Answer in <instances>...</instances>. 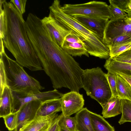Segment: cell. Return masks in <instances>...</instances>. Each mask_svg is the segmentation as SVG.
Returning a JSON list of instances; mask_svg holds the SVG:
<instances>
[{"label":"cell","instance_id":"6da1fadb","mask_svg":"<svg viewBox=\"0 0 131 131\" xmlns=\"http://www.w3.org/2000/svg\"><path fill=\"white\" fill-rule=\"evenodd\" d=\"M30 41L43 70L50 77L55 89L63 87L71 90L80 84L84 70L47 30L36 33Z\"/></svg>","mask_w":131,"mask_h":131},{"label":"cell","instance_id":"7a4b0ae2","mask_svg":"<svg viewBox=\"0 0 131 131\" xmlns=\"http://www.w3.org/2000/svg\"><path fill=\"white\" fill-rule=\"evenodd\" d=\"M0 2L5 12V26L0 37L5 47L23 67L32 71L43 70L28 35L23 15L12 3Z\"/></svg>","mask_w":131,"mask_h":131},{"label":"cell","instance_id":"3957f363","mask_svg":"<svg viewBox=\"0 0 131 131\" xmlns=\"http://www.w3.org/2000/svg\"><path fill=\"white\" fill-rule=\"evenodd\" d=\"M60 1L54 0L49 7L50 12L62 26L79 37L85 43L89 53L101 58L110 57L109 48L102 39L95 33L68 16L61 9Z\"/></svg>","mask_w":131,"mask_h":131},{"label":"cell","instance_id":"277c9868","mask_svg":"<svg viewBox=\"0 0 131 131\" xmlns=\"http://www.w3.org/2000/svg\"><path fill=\"white\" fill-rule=\"evenodd\" d=\"M6 75L7 86L12 91L27 93H39L45 88L29 75L16 61L10 58L5 51L0 53Z\"/></svg>","mask_w":131,"mask_h":131},{"label":"cell","instance_id":"5b68a950","mask_svg":"<svg viewBox=\"0 0 131 131\" xmlns=\"http://www.w3.org/2000/svg\"><path fill=\"white\" fill-rule=\"evenodd\" d=\"M81 82L87 95L96 101L102 107L111 97L106 74L99 67L84 70Z\"/></svg>","mask_w":131,"mask_h":131},{"label":"cell","instance_id":"8992f818","mask_svg":"<svg viewBox=\"0 0 131 131\" xmlns=\"http://www.w3.org/2000/svg\"><path fill=\"white\" fill-rule=\"evenodd\" d=\"M60 8L64 13L71 16L80 15L110 19L113 18L109 5L103 2L94 1L81 4H65Z\"/></svg>","mask_w":131,"mask_h":131},{"label":"cell","instance_id":"52a82bcc","mask_svg":"<svg viewBox=\"0 0 131 131\" xmlns=\"http://www.w3.org/2000/svg\"><path fill=\"white\" fill-rule=\"evenodd\" d=\"M12 93L13 96L12 113L17 112L24 104L29 102L39 100L43 103L47 101L61 98L63 94L56 89L34 93H24L13 91H12Z\"/></svg>","mask_w":131,"mask_h":131},{"label":"cell","instance_id":"ba28073f","mask_svg":"<svg viewBox=\"0 0 131 131\" xmlns=\"http://www.w3.org/2000/svg\"><path fill=\"white\" fill-rule=\"evenodd\" d=\"M122 35L131 36V24L127 21L125 18L110 19L104 31L103 42L104 44Z\"/></svg>","mask_w":131,"mask_h":131},{"label":"cell","instance_id":"9c48e42d","mask_svg":"<svg viewBox=\"0 0 131 131\" xmlns=\"http://www.w3.org/2000/svg\"><path fill=\"white\" fill-rule=\"evenodd\" d=\"M61 100L62 113L65 116H70L81 110L84 105L82 94L76 91L63 94Z\"/></svg>","mask_w":131,"mask_h":131},{"label":"cell","instance_id":"30bf717a","mask_svg":"<svg viewBox=\"0 0 131 131\" xmlns=\"http://www.w3.org/2000/svg\"><path fill=\"white\" fill-rule=\"evenodd\" d=\"M42 102L35 100L24 104L17 112V126L14 131H21L36 115L37 111Z\"/></svg>","mask_w":131,"mask_h":131},{"label":"cell","instance_id":"8fae6325","mask_svg":"<svg viewBox=\"0 0 131 131\" xmlns=\"http://www.w3.org/2000/svg\"><path fill=\"white\" fill-rule=\"evenodd\" d=\"M41 21L43 25L62 47L66 37L71 32L61 25L50 12Z\"/></svg>","mask_w":131,"mask_h":131},{"label":"cell","instance_id":"7c38bea8","mask_svg":"<svg viewBox=\"0 0 131 131\" xmlns=\"http://www.w3.org/2000/svg\"><path fill=\"white\" fill-rule=\"evenodd\" d=\"M62 48L68 54L73 56L89 54L85 43L79 37L71 32L66 37Z\"/></svg>","mask_w":131,"mask_h":131},{"label":"cell","instance_id":"4fadbf2b","mask_svg":"<svg viewBox=\"0 0 131 131\" xmlns=\"http://www.w3.org/2000/svg\"><path fill=\"white\" fill-rule=\"evenodd\" d=\"M77 21L91 30L102 39L106 26L109 21L107 19L80 15L72 16Z\"/></svg>","mask_w":131,"mask_h":131},{"label":"cell","instance_id":"5bb4252c","mask_svg":"<svg viewBox=\"0 0 131 131\" xmlns=\"http://www.w3.org/2000/svg\"><path fill=\"white\" fill-rule=\"evenodd\" d=\"M58 115L55 113L46 116H36L21 131H46Z\"/></svg>","mask_w":131,"mask_h":131},{"label":"cell","instance_id":"9a60e30c","mask_svg":"<svg viewBox=\"0 0 131 131\" xmlns=\"http://www.w3.org/2000/svg\"><path fill=\"white\" fill-rule=\"evenodd\" d=\"M104 67L111 72L131 76V64L118 62L110 57L106 60Z\"/></svg>","mask_w":131,"mask_h":131},{"label":"cell","instance_id":"2e32d148","mask_svg":"<svg viewBox=\"0 0 131 131\" xmlns=\"http://www.w3.org/2000/svg\"><path fill=\"white\" fill-rule=\"evenodd\" d=\"M102 108V114L104 118L115 117L122 113L121 99L118 96L111 97Z\"/></svg>","mask_w":131,"mask_h":131},{"label":"cell","instance_id":"e0dca14e","mask_svg":"<svg viewBox=\"0 0 131 131\" xmlns=\"http://www.w3.org/2000/svg\"><path fill=\"white\" fill-rule=\"evenodd\" d=\"M62 111L61 98L50 100L42 103L36 116H46Z\"/></svg>","mask_w":131,"mask_h":131},{"label":"cell","instance_id":"ac0fdd59","mask_svg":"<svg viewBox=\"0 0 131 131\" xmlns=\"http://www.w3.org/2000/svg\"><path fill=\"white\" fill-rule=\"evenodd\" d=\"M90 111L83 108L76 113V131H94L91 121Z\"/></svg>","mask_w":131,"mask_h":131},{"label":"cell","instance_id":"d6986e66","mask_svg":"<svg viewBox=\"0 0 131 131\" xmlns=\"http://www.w3.org/2000/svg\"><path fill=\"white\" fill-rule=\"evenodd\" d=\"M0 117L3 118L12 112L13 96L12 91L7 86L0 95Z\"/></svg>","mask_w":131,"mask_h":131},{"label":"cell","instance_id":"ffe728a7","mask_svg":"<svg viewBox=\"0 0 131 131\" xmlns=\"http://www.w3.org/2000/svg\"><path fill=\"white\" fill-rule=\"evenodd\" d=\"M91 123L94 131H115L113 127L101 115L90 111Z\"/></svg>","mask_w":131,"mask_h":131},{"label":"cell","instance_id":"44dd1931","mask_svg":"<svg viewBox=\"0 0 131 131\" xmlns=\"http://www.w3.org/2000/svg\"><path fill=\"white\" fill-rule=\"evenodd\" d=\"M116 80L118 96L121 99L131 101V86L119 75L116 74Z\"/></svg>","mask_w":131,"mask_h":131},{"label":"cell","instance_id":"7402d4cb","mask_svg":"<svg viewBox=\"0 0 131 131\" xmlns=\"http://www.w3.org/2000/svg\"><path fill=\"white\" fill-rule=\"evenodd\" d=\"M59 126L64 131H76V122L75 117L65 116L61 113L58 122Z\"/></svg>","mask_w":131,"mask_h":131},{"label":"cell","instance_id":"603a6c76","mask_svg":"<svg viewBox=\"0 0 131 131\" xmlns=\"http://www.w3.org/2000/svg\"><path fill=\"white\" fill-rule=\"evenodd\" d=\"M122 116L118 121L120 125L127 122H131V101L122 99Z\"/></svg>","mask_w":131,"mask_h":131},{"label":"cell","instance_id":"cb8c5ba5","mask_svg":"<svg viewBox=\"0 0 131 131\" xmlns=\"http://www.w3.org/2000/svg\"><path fill=\"white\" fill-rule=\"evenodd\" d=\"M131 42V36L122 35L117 37L105 43L104 44L108 48Z\"/></svg>","mask_w":131,"mask_h":131},{"label":"cell","instance_id":"d4e9b609","mask_svg":"<svg viewBox=\"0 0 131 131\" xmlns=\"http://www.w3.org/2000/svg\"><path fill=\"white\" fill-rule=\"evenodd\" d=\"M17 113H12L3 118L6 127L9 131L14 130L17 123Z\"/></svg>","mask_w":131,"mask_h":131},{"label":"cell","instance_id":"484cf974","mask_svg":"<svg viewBox=\"0 0 131 131\" xmlns=\"http://www.w3.org/2000/svg\"><path fill=\"white\" fill-rule=\"evenodd\" d=\"M106 75L112 93V97L118 96L116 80V74L108 71Z\"/></svg>","mask_w":131,"mask_h":131},{"label":"cell","instance_id":"4316f807","mask_svg":"<svg viewBox=\"0 0 131 131\" xmlns=\"http://www.w3.org/2000/svg\"><path fill=\"white\" fill-rule=\"evenodd\" d=\"M109 49L110 57L113 58L122 53L131 49V42Z\"/></svg>","mask_w":131,"mask_h":131},{"label":"cell","instance_id":"83f0119b","mask_svg":"<svg viewBox=\"0 0 131 131\" xmlns=\"http://www.w3.org/2000/svg\"><path fill=\"white\" fill-rule=\"evenodd\" d=\"M109 7L112 14L113 18L111 19H116L128 17V15L124 11L121 10L112 3L109 2Z\"/></svg>","mask_w":131,"mask_h":131},{"label":"cell","instance_id":"f1b7e54d","mask_svg":"<svg viewBox=\"0 0 131 131\" xmlns=\"http://www.w3.org/2000/svg\"><path fill=\"white\" fill-rule=\"evenodd\" d=\"M0 95L2 93L4 88L7 86L6 75L4 66L2 60L0 59Z\"/></svg>","mask_w":131,"mask_h":131},{"label":"cell","instance_id":"f546056e","mask_svg":"<svg viewBox=\"0 0 131 131\" xmlns=\"http://www.w3.org/2000/svg\"><path fill=\"white\" fill-rule=\"evenodd\" d=\"M115 60L131 64V49L113 58Z\"/></svg>","mask_w":131,"mask_h":131},{"label":"cell","instance_id":"4dcf8cb0","mask_svg":"<svg viewBox=\"0 0 131 131\" xmlns=\"http://www.w3.org/2000/svg\"><path fill=\"white\" fill-rule=\"evenodd\" d=\"M27 1V0H11L10 2L14 5L20 13L23 15L25 12Z\"/></svg>","mask_w":131,"mask_h":131},{"label":"cell","instance_id":"1f68e13d","mask_svg":"<svg viewBox=\"0 0 131 131\" xmlns=\"http://www.w3.org/2000/svg\"><path fill=\"white\" fill-rule=\"evenodd\" d=\"M129 0H109V2L112 3L116 6L124 11L125 9Z\"/></svg>","mask_w":131,"mask_h":131},{"label":"cell","instance_id":"d6a6232c","mask_svg":"<svg viewBox=\"0 0 131 131\" xmlns=\"http://www.w3.org/2000/svg\"><path fill=\"white\" fill-rule=\"evenodd\" d=\"M61 115V113L58 116L46 131H59L60 130L58 125V122Z\"/></svg>","mask_w":131,"mask_h":131},{"label":"cell","instance_id":"836d02e7","mask_svg":"<svg viewBox=\"0 0 131 131\" xmlns=\"http://www.w3.org/2000/svg\"><path fill=\"white\" fill-rule=\"evenodd\" d=\"M124 12L127 13L128 17L131 18V0H129Z\"/></svg>","mask_w":131,"mask_h":131},{"label":"cell","instance_id":"e575fe53","mask_svg":"<svg viewBox=\"0 0 131 131\" xmlns=\"http://www.w3.org/2000/svg\"><path fill=\"white\" fill-rule=\"evenodd\" d=\"M117 74L119 75L126 80L131 86V76L127 75L121 73Z\"/></svg>","mask_w":131,"mask_h":131},{"label":"cell","instance_id":"d590c367","mask_svg":"<svg viewBox=\"0 0 131 131\" xmlns=\"http://www.w3.org/2000/svg\"><path fill=\"white\" fill-rule=\"evenodd\" d=\"M125 19L127 21L131 24V18H129L128 17H127L125 18Z\"/></svg>","mask_w":131,"mask_h":131},{"label":"cell","instance_id":"8d00e7d4","mask_svg":"<svg viewBox=\"0 0 131 131\" xmlns=\"http://www.w3.org/2000/svg\"><path fill=\"white\" fill-rule=\"evenodd\" d=\"M59 131H63V130H61V129L59 130Z\"/></svg>","mask_w":131,"mask_h":131}]
</instances>
